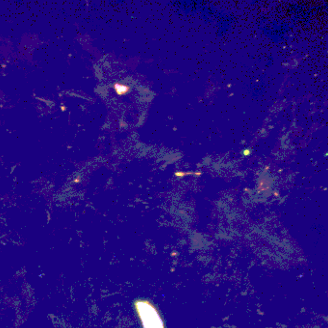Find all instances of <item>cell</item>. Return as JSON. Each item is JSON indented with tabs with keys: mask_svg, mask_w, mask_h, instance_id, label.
Masks as SVG:
<instances>
[{
	"mask_svg": "<svg viewBox=\"0 0 328 328\" xmlns=\"http://www.w3.org/2000/svg\"><path fill=\"white\" fill-rule=\"evenodd\" d=\"M134 306L143 328H165L164 320L152 301L139 299Z\"/></svg>",
	"mask_w": 328,
	"mask_h": 328,
	"instance_id": "6da1fadb",
	"label": "cell"
}]
</instances>
